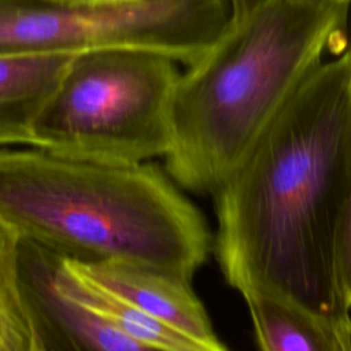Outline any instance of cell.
Instances as JSON below:
<instances>
[{"mask_svg": "<svg viewBox=\"0 0 351 351\" xmlns=\"http://www.w3.org/2000/svg\"><path fill=\"white\" fill-rule=\"evenodd\" d=\"M215 255L241 295L351 322V56L325 58L213 195Z\"/></svg>", "mask_w": 351, "mask_h": 351, "instance_id": "obj_1", "label": "cell"}, {"mask_svg": "<svg viewBox=\"0 0 351 351\" xmlns=\"http://www.w3.org/2000/svg\"><path fill=\"white\" fill-rule=\"evenodd\" d=\"M348 5L265 0L230 19L180 70L170 103L166 171L214 195L346 30Z\"/></svg>", "mask_w": 351, "mask_h": 351, "instance_id": "obj_2", "label": "cell"}, {"mask_svg": "<svg viewBox=\"0 0 351 351\" xmlns=\"http://www.w3.org/2000/svg\"><path fill=\"white\" fill-rule=\"evenodd\" d=\"M0 218L80 262H128L192 280L211 248L202 213L156 165L0 148Z\"/></svg>", "mask_w": 351, "mask_h": 351, "instance_id": "obj_3", "label": "cell"}, {"mask_svg": "<svg viewBox=\"0 0 351 351\" xmlns=\"http://www.w3.org/2000/svg\"><path fill=\"white\" fill-rule=\"evenodd\" d=\"M180 64L159 52L103 49L71 56L32 126V147L112 163L165 156Z\"/></svg>", "mask_w": 351, "mask_h": 351, "instance_id": "obj_4", "label": "cell"}, {"mask_svg": "<svg viewBox=\"0 0 351 351\" xmlns=\"http://www.w3.org/2000/svg\"><path fill=\"white\" fill-rule=\"evenodd\" d=\"M19 276L34 336L44 351H158L136 343L66 296L55 284L51 251L19 243Z\"/></svg>", "mask_w": 351, "mask_h": 351, "instance_id": "obj_5", "label": "cell"}, {"mask_svg": "<svg viewBox=\"0 0 351 351\" xmlns=\"http://www.w3.org/2000/svg\"><path fill=\"white\" fill-rule=\"evenodd\" d=\"M63 259L81 278L176 330L207 344L221 343L189 280L138 263Z\"/></svg>", "mask_w": 351, "mask_h": 351, "instance_id": "obj_6", "label": "cell"}, {"mask_svg": "<svg viewBox=\"0 0 351 351\" xmlns=\"http://www.w3.org/2000/svg\"><path fill=\"white\" fill-rule=\"evenodd\" d=\"M51 266L53 281L66 296L136 343L158 351H229L222 343L207 344L192 339L95 287L70 270L63 256L53 251Z\"/></svg>", "mask_w": 351, "mask_h": 351, "instance_id": "obj_7", "label": "cell"}, {"mask_svg": "<svg viewBox=\"0 0 351 351\" xmlns=\"http://www.w3.org/2000/svg\"><path fill=\"white\" fill-rule=\"evenodd\" d=\"M261 351H351V322L265 293L243 295Z\"/></svg>", "mask_w": 351, "mask_h": 351, "instance_id": "obj_8", "label": "cell"}, {"mask_svg": "<svg viewBox=\"0 0 351 351\" xmlns=\"http://www.w3.org/2000/svg\"><path fill=\"white\" fill-rule=\"evenodd\" d=\"M71 56H0V145L32 147L33 122Z\"/></svg>", "mask_w": 351, "mask_h": 351, "instance_id": "obj_9", "label": "cell"}, {"mask_svg": "<svg viewBox=\"0 0 351 351\" xmlns=\"http://www.w3.org/2000/svg\"><path fill=\"white\" fill-rule=\"evenodd\" d=\"M21 236L0 218V351H34L36 336L19 276Z\"/></svg>", "mask_w": 351, "mask_h": 351, "instance_id": "obj_10", "label": "cell"}, {"mask_svg": "<svg viewBox=\"0 0 351 351\" xmlns=\"http://www.w3.org/2000/svg\"><path fill=\"white\" fill-rule=\"evenodd\" d=\"M265 0H229L230 3V19L241 18L245 14L251 12L254 8H256L259 4H262Z\"/></svg>", "mask_w": 351, "mask_h": 351, "instance_id": "obj_11", "label": "cell"}, {"mask_svg": "<svg viewBox=\"0 0 351 351\" xmlns=\"http://www.w3.org/2000/svg\"><path fill=\"white\" fill-rule=\"evenodd\" d=\"M71 4H88V5H104V4H126V3H136L143 0H59Z\"/></svg>", "mask_w": 351, "mask_h": 351, "instance_id": "obj_12", "label": "cell"}, {"mask_svg": "<svg viewBox=\"0 0 351 351\" xmlns=\"http://www.w3.org/2000/svg\"><path fill=\"white\" fill-rule=\"evenodd\" d=\"M322 3H330V4H339V5H350V0H317Z\"/></svg>", "mask_w": 351, "mask_h": 351, "instance_id": "obj_13", "label": "cell"}, {"mask_svg": "<svg viewBox=\"0 0 351 351\" xmlns=\"http://www.w3.org/2000/svg\"><path fill=\"white\" fill-rule=\"evenodd\" d=\"M34 351H44L40 346H38V343H37V340H36V348H34Z\"/></svg>", "mask_w": 351, "mask_h": 351, "instance_id": "obj_14", "label": "cell"}]
</instances>
